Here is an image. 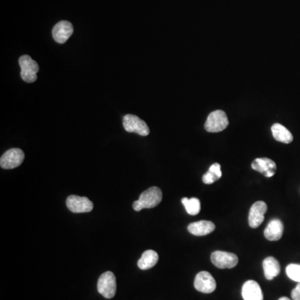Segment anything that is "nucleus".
Masks as SVG:
<instances>
[{
	"mask_svg": "<svg viewBox=\"0 0 300 300\" xmlns=\"http://www.w3.org/2000/svg\"><path fill=\"white\" fill-rule=\"evenodd\" d=\"M284 225L279 219H273L264 230V237L269 241H278L283 236Z\"/></svg>",
	"mask_w": 300,
	"mask_h": 300,
	"instance_id": "obj_14",
	"label": "nucleus"
},
{
	"mask_svg": "<svg viewBox=\"0 0 300 300\" xmlns=\"http://www.w3.org/2000/svg\"><path fill=\"white\" fill-rule=\"evenodd\" d=\"M279 300H290V299H289V298L287 297H282V298H280V299H279Z\"/></svg>",
	"mask_w": 300,
	"mask_h": 300,
	"instance_id": "obj_23",
	"label": "nucleus"
},
{
	"mask_svg": "<svg viewBox=\"0 0 300 300\" xmlns=\"http://www.w3.org/2000/svg\"><path fill=\"white\" fill-rule=\"evenodd\" d=\"M159 261V254L154 250H146L138 261V267L142 270L151 269Z\"/></svg>",
	"mask_w": 300,
	"mask_h": 300,
	"instance_id": "obj_18",
	"label": "nucleus"
},
{
	"mask_svg": "<svg viewBox=\"0 0 300 300\" xmlns=\"http://www.w3.org/2000/svg\"><path fill=\"white\" fill-rule=\"evenodd\" d=\"M267 211V204L264 201L254 203L250 208L248 214V225L251 228L256 229L264 222V214Z\"/></svg>",
	"mask_w": 300,
	"mask_h": 300,
	"instance_id": "obj_10",
	"label": "nucleus"
},
{
	"mask_svg": "<svg viewBox=\"0 0 300 300\" xmlns=\"http://www.w3.org/2000/svg\"><path fill=\"white\" fill-rule=\"evenodd\" d=\"M162 190L156 186H153L144 191L140 194L138 200L133 202V208L135 211H140L144 209H152L156 207L162 201Z\"/></svg>",
	"mask_w": 300,
	"mask_h": 300,
	"instance_id": "obj_1",
	"label": "nucleus"
},
{
	"mask_svg": "<svg viewBox=\"0 0 300 300\" xmlns=\"http://www.w3.org/2000/svg\"><path fill=\"white\" fill-rule=\"evenodd\" d=\"M272 133L274 139L284 144L292 143L294 137L287 128L280 123H274L271 128Z\"/></svg>",
	"mask_w": 300,
	"mask_h": 300,
	"instance_id": "obj_17",
	"label": "nucleus"
},
{
	"mask_svg": "<svg viewBox=\"0 0 300 300\" xmlns=\"http://www.w3.org/2000/svg\"><path fill=\"white\" fill-rule=\"evenodd\" d=\"M222 177V171H221V165L215 163L209 167V170L206 174L203 176V182L205 184H212L217 180H219Z\"/></svg>",
	"mask_w": 300,
	"mask_h": 300,
	"instance_id": "obj_19",
	"label": "nucleus"
},
{
	"mask_svg": "<svg viewBox=\"0 0 300 300\" xmlns=\"http://www.w3.org/2000/svg\"><path fill=\"white\" fill-rule=\"evenodd\" d=\"M123 128L128 133H138L139 135H149V126L144 122V120L139 119L138 116L133 115H126L123 118Z\"/></svg>",
	"mask_w": 300,
	"mask_h": 300,
	"instance_id": "obj_5",
	"label": "nucleus"
},
{
	"mask_svg": "<svg viewBox=\"0 0 300 300\" xmlns=\"http://www.w3.org/2000/svg\"><path fill=\"white\" fill-rule=\"evenodd\" d=\"M228 125L229 120L226 114L223 110H215L209 114L204 128L209 133H219L225 130Z\"/></svg>",
	"mask_w": 300,
	"mask_h": 300,
	"instance_id": "obj_2",
	"label": "nucleus"
},
{
	"mask_svg": "<svg viewBox=\"0 0 300 300\" xmlns=\"http://www.w3.org/2000/svg\"><path fill=\"white\" fill-rule=\"evenodd\" d=\"M286 274L290 279L300 283V264H289L286 268Z\"/></svg>",
	"mask_w": 300,
	"mask_h": 300,
	"instance_id": "obj_21",
	"label": "nucleus"
},
{
	"mask_svg": "<svg viewBox=\"0 0 300 300\" xmlns=\"http://www.w3.org/2000/svg\"><path fill=\"white\" fill-rule=\"evenodd\" d=\"M24 153L20 149H11L6 151L1 156L0 159V165L1 168L4 170H12L15 169L22 165L24 162Z\"/></svg>",
	"mask_w": 300,
	"mask_h": 300,
	"instance_id": "obj_7",
	"label": "nucleus"
},
{
	"mask_svg": "<svg viewBox=\"0 0 300 300\" xmlns=\"http://www.w3.org/2000/svg\"><path fill=\"white\" fill-rule=\"evenodd\" d=\"M215 230L214 223L208 220H200L193 222L188 226V232L195 236H204L211 234Z\"/></svg>",
	"mask_w": 300,
	"mask_h": 300,
	"instance_id": "obj_15",
	"label": "nucleus"
},
{
	"mask_svg": "<svg viewBox=\"0 0 300 300\" xmlns=\"http://www.w3.org/2000/svg\"><path fill=\"white\" fill-rule=\"evenodd\" d=\"M196 290L204 294H210L216 290V281L209 272H199L196 275L193 283Z\"/></svg>",
	"mask_w": 300,
	"mask_h": 300,
	"instance_id": "obj_9",
	"label": "nucleus"
},
{
	"mask_svg": "<svg viewBox=\"0 0 300 300\" xmlns=\"http://www.w3.org/2000/svg\"><path fill=\"white\" fill-rule=\"evenodd\" d=\"M264 276L268 280H272L280 273V265L276 258L274 257H267L263 262Z\"/></svg>",
	"mask_w": 300,
	"mask_h": 300,
	"instance_id": "obj_16",
	"label": "nucleus"
},
{
	"mask_svg": "<svg viewBox=\"0 0 300 300\" xmlns=\"http://www.w3.org/2000/svg\"><path fill=\"white\" fill-rule=\"evenodd\" d=\"M18 63L21 68V78L26 83H34L37 80V73L39 72V64L29 55H23L19 58Z\"/></svg>",
	"mask_w": 300,
	"mask_h": 300,
	"instance_id": "obj_4",
	"label": "nucleus"
},
{
	"mask_svg": "<svg viewBox=\"0 0 300 300\" xmlns=\"http://www.w3.org/2000/svg\"><path fill=\"white\" fill-rule=\"evenodd\" d=\"M182 204L185 208L186 211L190 215H196L200 212L201 205H200V201L197 198H182Z\"/></svg>",
	"mask_w": 300,
	"mask_h": 300,
	"instance_id": "obj_20",
	"label": "nucleus"
},
{
	"mask_svg": "<svg viewBox=\"0 0 300 300\" xmlns=\"http://www.w3.org/2000/svg\"><path fill=\"white\" fill-rule=\"evenodd\" d=\"M251 167L253 170L261 173L262 175L267 178L273 177L275 175L277 170L275 162L268 158H259V159H254L251 165Z\"/></svg>",
	"mask_w": 300,
	"mask_h": 300,
	"instance_id": "obj_12",
	"label": "nucleus"
},
{
	"mask_svg": "<svg viewBox=\"0 0 300 300\" xmlns=\"http://www.w3.org/2000/svg\"><path fill=\"white\" fill-rule=\"evenodd\" d=\"M66 205L68 209L75 214L89 213L94 209V204L87 197L80 196H68L66 200Z\"/></svg>",
	"mask_w": 300,
	"mask_h": 300,
	"instance_id": "obj_8",
	"label": "nucleus"
},
{
	"mask_svg": "<svg viewBox=\"0 0 300 300\" xmlns=\"http://www.w3.org/2000/svg\"><path fill=\"white\" fill-rule=\"evenodd\" d=\"M291 297L294 300H300V283H298L297 286L293 290Z\"/></svg>",
	"mask_w": 300,
	"mask_h": 300,
	"instance_id": "obj_22",
	"label": "nucleus"
},
{
	"mask_svg": "<svg viewBox=\"0 0 300 300\" xmlns=\"http://www.w3.org/2000/svg\"><path fill=\"white\" fill-rule=\"evenodd\" d=\"M211 261L219 269H233L239 263V258L235 253L218 250L212 253Z\"/></svg>",
	"mask_w": 300,
	"mask_h": 300,
	"instance_id": "obj_6",
	"label": "nucleus"
},
{
	"mask_svg": "<svg viewBox=\"0 0 300 300\" xmlns=\"http://www.w3.org/2000/svg\"><path fill=\"white\" fill-rule=\"evenodd\" d=\"M73 33V27L70 22L60 21L55 24L52 30L53 38L58 44H64Z\"/></svg>",
	"mask_w": 300,
	"mask_h": 300,
	"instance_id": "obj_11",
	"label": "nucleus"
},
{
	"mask_svg": "<svg viewBox=\"0 0 300 300\" xmlns=\"http://www.w3.org/2000/svg\"><path fill=\"white\" fill-rule=\"evenodd\" d=\"M98 291L106 299L115 297L117 290L116 278L112 272H105L99 277L98 281Z\"/></svg>",
	"mask_w": 300,
	"mask_h": 300,
	"instance_id": "obj_3",
	"label": "nucleus"
},
{
	"mask_svg": "<svg viewBox=\"0 0 300 300\" xmlns=\"http://www.w3.org/2000/svg\"><path fill=\"white\" fill-rule=\"evenodd\" d=\"M242 296L244 300H263L261 288L254 280H248L242 288Z\"/></svg>",
	"mask_w": 300,
	"mask_h": 300,
	"instance_id": "obj_13",
	"label": "nucleus"
}]
</instances>
